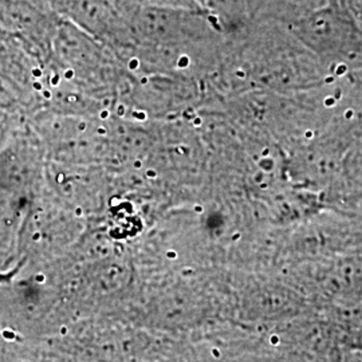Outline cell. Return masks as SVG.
I'll list each match as a JSON object with an SVG mask.
<instances>
[{
    "label": "cell",
    "instance_id": "1",
    "mask_svg": "<svg viewBox=\"0 0 362 362\" xmlns=\"http://www.w3.org/2000/svg\"><path fill=\"white\" fill-rule=\"evenodd\" d=\"M291 35L315 50H346L362 42V28L338 4L311 11L287 23Z\"/></svg>",
    "mask_w": 362,
    "mask_h": 362
},
{
    "label": "cell",
    "instance_id": "2",
    "mask_svg": "<svg viewBox=\"0 0 362 362\" xmlns=\"http://www.w3.org/2000/svg\"><path fill=\"white\" fill-rule=\"evenodd\" d=\"M337 0H254L250 16L274 19L286 25L302 15L336 4Z\"/></svg>",
    "mask_w": 362,
    "mask_h": 362
},
{
    "label": "cell",
    "instance_id": "3",
    "mask_svg": "<svg viewBox=\"0 0 362 362\" xmlns=\"http://www.w3.org/2000/svg\"><path fill=\"white\" fill-rule=\"evenodd\" d=\"M337 4L349 13L362 28V0H337Z\"/></svg>",
    "mask_w": 362,
    "mask_h": 362
},
{
    "label": "cell",
    "instance_id": "4",
    "mask_svg": "<svg viewBox=\"0 0 362 362\" xmlns=\"http://www.w3.org/2000/svg\"><path fill=\"white\" fill-rule=\"evenodd\" d=\"M192 1L203 10H214L221 0H192Z\"/></svg>",
    "mask_w": 362,
    "mask_h": 362
}]
</instances>
